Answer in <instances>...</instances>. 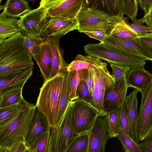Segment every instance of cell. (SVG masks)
Segmentation results:
<instances>
[{"label":"cell","mask_w":152,"mask_h":152,"mask_svg":"<svg viewBox=\"0 0 152 152\" xmlns=\"http://www.w3.org/2000/svg\"><path fill=\"white\" fill-rule=\"evenodd\" d=\"M141 152H152V141L138 144Z\"/></svg>","instance_id":"45"},{"label":"cell","mask_w":152,"mask_h":152,"mask_svg":"<svg viewBox=\"0 0 152 152\" xmlns=\"http://www.w3.org/2000/svg\"><path fill=\"white\" fill-rule=\"evenodd\" d=\"M75 100L70 102L61 123L56 129V146L58 152H65L73 140L79 135L75 132L72 122Z\"/></svg>","instance_id":"10"},{"label":"cell","mask_w":152,"mask_h":152,"mask_svg":"<svg viewBox=\"0 0 152 152\" xmlns=\"http://www.w3.org/2000/svg\"><path fill=\"white\" fill-rule=\"evenodd\" d=\"M88 132L78 136L72 142L65 152H88Z\"/></svg>","instance_id":"33"},{"label":"cell","mask_w":152,"mask_h":152,"mask_svg":"<svg viewBox=\"0 0 152 152\" xmlns=\"http://www.w3.org/2000/svg\"><path fill=\"white\" fill-rule=\"evenodd\" d=\"M69 72L64 73L63 83L60 98L58 110L56 126L57 128L63 118L67 107L70 102L69 100Z\"/></svg>","instance_id":"27"},{"label":"cell","mask_w":152,"mask_h":152,"mask_svg":"<svg viewBox=\"0 0 152 152\" xmlns=\"http://www.w3.org/2000/svg\"><path fill=\"white\" fill-rule=\"evenodd\" d=\"M108 28H100L93 29L87 31L84 33L91 38L99 40L100 42L105 39Z\"/></svg>","instance_id":"39"},{"label":"cell","mask_w":152,"mask_h":152,"mask_svg":"<svg viewBox=\"0 0 152 152\" xmlns=\"http://www.w3.org/2000/svg\"><path fill=\"white\" fill-rule=\"evenodd\" d=\"M102 42L119 50L141 57L146 60H149L146 54L135 43L134 38H120L108 33Z\"/></svg>","instance_id":"18"},{"label":"cell","mask_w":152,"mask_h":152,"mask_svg":"<svg viewBox=\"0 0 152 152\" xmlns=\"http://www.w3.org/2000/svg\"><path fill=\"white\" fill-rule=\"evenodd\" d=\"M125 151V152H130L127 149H124Z\"/></svg>","instance_id":"50"},{"label":"cell","mask_w":152,"mask_h":152,"mask_svg":"<svg viewBox=\"0 0 152 152\" xmlns=\"http://www.w3.org/2000/svg\"><path fill=\"white\" fill-rule=\"evenodd\" d=\"M152 141V129L149 134L141 142H146Z\"/></svg>","instance_id":"47"},{"label":"cell","mask_w":152,"mask_h":152,"mask_svg":"<svg viewBox=\"0 0 152 152\" xmlns=\"http://www.w3.org/2000/svg\"><path fill=\"white\" fill-rule=\"evenodd\" d=\"M88 152H105L106 144L110 138L107 130L106 116H99L88 132Z\"/></svg>","instance_id":"13"},{"label":"cell","mask_w":152,"mask_h":152,"mask_svg":"<svg viewBox=\"0 0 152 152\" xmlns=\"http://www.w3.org/2000/svg\"><path fill=\"white\" fill-rule=\"evenodd\" d=\"M102 116L89 104L78 99L75 100L72 118L74 129L78 135L88 132L93 127L97 118Z\"/></svg>","instance_id":"6"},{"label":"cell","mask_w":152,"mask_h":152,"mask_svg":"<svg viewBox=\"0 0 152 152\" xmlns=\"http://www.w3.org/2000/svg\"><path fill=\"white\" fill-rule=\"evenodd\" d=\"M36 107H28L8 124L0 127V147H11L25 142Z\"/></svg>","instance_id":"4"},{"label":"cell","mask_w":152,"mask_h":152,"mask_svg":"<svg viewBox=\"0 0 152 152\" xmlns=\"http://www.w3.org/2000/svg\"><path fill=\"white\" fill-rule=\"evenodd\" d=\"M88 70L87 75L86 79L84 81L89 89L90 94L92 95L93 86V80L91 69H89Z\"/></svg>","instance_id":"44"},{"label":"cell","mask_w":152,"mask_h":152,"mask_svg":"<svg viewBox=\"0 0 152 152\" xmlns=\"http://www.w3.org/2000/svg\"><path fill=\"white\" fill-rule=\"evenodd\" d=\"M42 40L40 36L24 35V45L31 57L39 50Z\"/></svg>","instance_id":"35"},{"label":"cell","mask_w":152,"mask_h":152,"mask_svg":"<svg viewBox=\"0 0 152 152\" xmlns=\"http://www.w3.org/2000/svg\"><path fill=\"white\" fill-rule=\"evenodd\" d=\"M128 88L125 75L115 80L113 86L106 91L104 98L103 111L106 115L118 110L124 104Z\"/></svg>","instance_id":"12"},{"label":"cell","mask_w":152,"mask_h":152,"mask_svg":"<svg viewBox=\"0 0 152 152\" xmlns=\"http://www.w3.org/2000/svg\"><path fill=\"white\" fill-rule=\"evenodd\" d=\"M51 128L45 115L39 112L37 106L25 140L28 147L41 135L50 131Z\"/></svg>","instance_id":"19"},{"label":"cell","mask_w":152,"mask_h":152,"mask_svg":"<svg viewBox=\"0 0 152 152\" xmlns=\"http://www.w3.org/2000/svg\"><path fill=\"white\" fill-rule=\"evenodd\" d=\"M34 104H30L23 98L19 103L0 108V127L10 122L27 108Z\"/></svg>","instance_id":"26"},{"label":"cell","mask_w":152,"mask_h":152,"mask_svg":"<svg viewBox=\"0 0 152 152\" xmlns=\"http://www.w3.org/2000/svg\"><path fill=\"white\" fill-rule=\"evenodd\" d=\"M145 65L129 69L125 75L129 87H133L141 92L152 81V74L146 70Z\"/></svg>","instance_id":"20"},{"label":"cell","mask_w":152,"mask_h":152,"mask_svg":"<svg viewBox=\"0 0 152 152\" xmlns=\"http://www.w3.org/2000/svg\"><path fill=\"white\" fill-rule=\"evenodd\" d=\"M24 40V35L18 32L0 43V74L34 66Z\"/></svg>","instance_id":"1"},{"label":"cell","mask_w":152,"mask_h":152,"mask_svg":"<svg viewBox=\"0 0 152 152\" xmlns=\"http://www.w3.org/2000/svg\"><path fill=\"white\" fill-rule=\"evenodd\" d=\"M51 130L41 135L28 146V148L34 152H47Z\"/></svg>","instance_id":"34"},{"label":"cell","mask_w":152,"mask_h":152,"mask_svg":"<svg viewBox=\"0 0 152 152\" xmlns=\"http://www.w3.org/2000/svg\"><path fill=\"white\" fill-rule=\"evenodd\" d=\"M34 66L24 70L14 71L0 74V92L23 88L32 75Z\"/></svg>","instance_id":"15"},{"label":"cell","mask_w":152,"mask_h":152,"mask_svg":"<svg viewBox=\"0 0 152 152\" xmlns=\"http://www.w3.org/2000/svg\"><path fill=\"white\" fill-rule=\"evenodd\" d=\"M142 21L144 23L149 27L152 28V8L146 15L142 18Z\"/></svg>","instance_id":"46"},{"label":"cell","mask_w":152,"mask_h":152,"mask_svg":"<svg viewBox=\"0 0 152 152\" xmlns=\"http://www.w3.org/2000/svg\"><path fill=\"white\" fill-rule=\"evenodd\" d=\"M65 73L45 81L40 88L36 105L38 110L47 117L52 130L57 129V113Z\"/></svg>","instance_id":"2"},{"label":"cell","mask_w":152,"mask_h":152,"mask_svg":"<svg viewBox=\"0 0 152 152\" xmlns=\"http://www.w3.org/2000/svg\"><path fill=\"white\" fill-rule=\"evenodd\" d=\"M141 93L142 97L137 128L139 141L143 140L152 129V81Z\"/></svg>","instance_id":"8"},{"label":"cell","mask_w":152,"mask_h":152,"mask_svg":"<svg viewBox=\"0 0 152 152\" xmlns=\"http://www.w3.org/2000/svg\"><path fill=\"white\" fill-rule=\"evenodd\" d=\"M118 112L121 129L127 135L130 136L129 122L124 104L120 107Z\"/></svg>","instance_id":"38"},{"label":"cell","mask_w":152,"mask_h":152,"mask_svg":"<svg viewBox=\"0 0 152 152\" xmlns=\"http://www.w3.org/2000/svg\"><path fill=\"white\" fill-rule=\"evenodd\" d=\"M24 35L40 36L42 28L48 21L46 10L42 6L31 10L19 17Z\"/></svg>","instance_id":"11"},{"label":"cell","mask_w":152,"mask_h":152,"mask_svg":"<svg viewBox=\"0 0 152 152\" xmlns=\"http://www.w3.org/2000/svg\"><path fill=\"white\" fill-rule=\"evenodd\" d=\"M78 29L77 18L69 19L59 18H48L42 29L40 36L61 37L68 32Z\"/></svg>","instance_id":"14"},{"label":"cell","mask_w":152,"mask_h":152,"mask_svg":"<svg viewBox=\"0 0 152 152\" xmlns=\"http://www.w3.org/2000/svg\"><path fill=\"white\" fill-rule=\"evenodd\" d=\"M116 137L121 142L124 149H127L130 152H141L139 145L121 129Z\"/></svg>","instance_id":"36"},{"label":"cell","mask_w":152,"mask_h":152,"mask_svg":"<svg viewBox=\"0 0 152 152\" xmlns=\"http://www.w3.org/2000/svg\"><path fill=\"white\" fill-rule=\"evenodd\" d=\"M88 70L82 69L69 72V100L72 102L78 99L76 90L80 83L84 80L87 76Z\"/></svg>","instance_id":"29"},{"label":"cell","mask_w":152,"mask_h":152,"mask_svg":"<svg viewBox=\"0 0 152 152\" xmlns=\"http://www.w3.org/2000/svg\"><path fill=\"white\" fill-rule=\"evenodd\" d=\"M83 49L88 55L104 60L110 64L126 66L130 69L145 65L146 64L145 58L119 50L103 42L88 44Z\"/></svg>","instance_id":"3"},{"label":"cell","mask_w":152,"mask_h":152,"mask_svg":"<svg viewBox=\"0 0 152 152\" xmlns=\"http://www.w3.org/2000/svg\"><path fill=\"white\" fill-rule=\"evenodd\" d=\"M93 80L92 99L89 104L97 110L102 116L104 98L106 91L113 85L115 80L107 68L96 70L91 69Z\"/></svg>","instance_id":"7"},{"label":"cell","mask_w":152,"mask_h":152,"mask_svg":"<svg viewBox=\"0 0 152 152\" xmlns=\"http://www.w3.org/2000/svg\"><path fill=\"white\" fill-rule=\"evenodd\" d=\"M134 39L138 47L146 54L149 60L152 61V33H139Z\"/></svg>","instance_id":"31"},{"label":"cell","mask_w":152,"mask_h":152,"mask_svg":"<svg viewBox=\"0 0 152 152\" xmlns=\"http://www.w3.org/2000/svg\"><path fill=\"white\" fill-rule=\"evenodd\" d=\"M139 91L136 89L134 90L130 94L126 96L124 103L129 122L130 136L138 145L139 144V141L137 131L138 116L137 112L138 102L137 96Z\"/></svg>","instance_id":"21"},{"label":"cell","mask_w":152,"mask_h":152,"mask_svg":"<svg viewBox=\"0 0 152 152\" xmlns=\"http://www.w3.org/2000/svg\"><path fill=\"white\" fill-rule=\"evenodd\" d=\"M107 68V63L100 59L89 55L77 54L74 60L66 67V72L82 69L98 70Z\"/></svg>","instance_id":"23"},{"label":"cell","mask_w":152,"mask_h":152,"mask_svg":"<svg viewBox=\"0 0 152 152\" xmlns=\"http://www.w3.org/2000/svg\"><path fill=\"white\" fill-rule=\"evenodd\" d=\"M141 9L147 15L152 8V0H137Z\"/></svg>","instance_id":"43"},{"label":"cell","mask_w":152,"mask_h":152,"mask_svg":"<svg viewBox=\"0 0 152 152\" xmlns=\"http://www.w3.org/2000/svg\"><path fill=\"white\" fill-rule=\"evenodd\" d=\"M4 5H0V10H2V9L4 10Z\"/></svg>","instance_id":"49"},{"label":"cell","mask_w":152,"mask_h":152,"mask_svg":"<svg viewBox=\"0 0 152 152\" xmlns=\"http://www.w3.org/2000/svg\"><path fill=\"white\" fill-rule=\"evenodd\" d=\"M28 148L25 142H22L9 148L0 147V152H24Z\"/></svg>","instance_id":"42"},{"label":"cell","mask_w":152,"mask_h":152,"mask_svg":"<svg viewBox=\"0 0 152 152\" xmlns=\"http://www.w3.org/2000/svg\"><path fill=\"white\" fill-rule=\"evenodd\" d=\"M118 110L109 113L106 115L108 132L110 138L116 137L120 131Z\"/></svg>","instance_id":"32"},{"label":"cell","mask_w":152,"mask_h":152,"mask_svg":"<svg viewBox=\"0 0 152 152\" xmlns=\"http://www.w3.org/2000/svg\"><path fill=\"white\" fill-rule=\"evenodd\" d=\"M110 17L104 11L94 7L84 8L77 17V31L84 32L88 30L100 28H109Z\"/></svg>","instance_id":"9"},{"label":"cell","mask_w":152,"mask_h":152,"mask_svg":"<svg viewBox=\"0 0 152 152\" xmlns=\"http://www.w3.org/2000/svg\"><path fill=\"white\" fill-rule=\"evenodd\" d=\"M109 34L120 38H134L139 35L128 26L124 17L118 15L110 16Z\"/></svg>","instance_id":"24"},{"label":"cell","mask_w":152,"mask_h":152,"mask_svg":"<svg viewBox=\"0 0 152 152\" xmlns=\"http://www.w3.org/2000/svg\"><path fill=\"white\" fill-rule=\"evenodd\" d=\"M23 88H18L0 92V108L19 103L23 98Z\"/></svg>","instance_id":"30"},{"label":"cell","mask_w":152,"mask_h":152,"mask_svg":"<svg viewBox=\"0 0 152 152\" xmlns=\"http://www.w3.org/2000/svg\"><path fill=\"white\" fill-rule=\"evenodd\" d=\"M7 15H0V43L22 30L20 19Z\"/></svg>","instance_id":"25"},{"label":"cell","mask_w":152,"mask_h":152,"mask_svg":"<svg viewBox=\"0 0 152 152\" xmlns=\"http://www.w3.org/2000/svg\"><path fill=\"white\" fill-rule=\"evenodd\" d=\"M36 61L45 80L50 79L51 67V56L48 37L44 36L39 51L32 57Z\"/></svg>","instance_id":"22"},{"label":"cell","mask_w":152,"mask_h":152,"mask_svg":"<svg viewBox=\"0 0 152 152\" xmlns=\"http://www.w3.org/2000/svg\"><path fill=\"white\" fill-rule=\"evenodd\" d=\"M76 93L77 99L90 103L92 99V95L84 80L82 81L79 84Z\"/></svg>","instance_id":"37"},{"label":"cell","mask_w":152,"mask_h":152,"mask_svg":"<svg viewBox=\"0 0 152 152\" xmlns=\"http://www.w3.org/2000/svg\"><path fill=\"white\" fill-rule=\"evenodd\" d=\"M103 4L111 15L124 17L128 16L133 22L137 20L138 10L137 0H113L102 1Z\"/></svg>","instance_id":"16"},{"label":"cell","mask_w":152,"mask_h":152,"mask_svg":"<svg viewBox=\"0 0 152 152\" xmlns=\"http://www.w3.org/2000/svg\"><path fill=\"white\" fill-rule=\"evenodd\" d=\"M113 71V77L115 80L120 79L130 69L129 68L113 64H110Z\"/></svg>","instance_id":"41"},{"label":"cell","mask_w":152,"mask_h":152,"mask_svg":"<svg viewBox=\"0 0 152 152\" xmlns=\"http://www.w3.org/2000/svg\"><path fill=\"white\" fill-rule=\"evenodd\" d=\"M24 152H34L30 150L28 148L24 151Z\"/></svg>","instance_id":"48"},{"label":"cell","mask_w":152,"mask_h":152,"mask_svg":"<svg viewBox=\"0 0 152 152\" xmlns=\"http://www.w3.org/2000/svg\"><path fill=\"white\" fill-rule=\"evenodd\" d=\"M60 37H48L51 56V67L50 79L66 72V64L63 57L64 52L60 48Z\"/></svg>","instance_id":"17"},{"label":"cell","mask_w":152,"mask_h":152,"mask_svg":"<svg viewBox=\"0 0 152 152\" xmlns=\"http://www.w3.org/2000/svg\"><path fill=\"white\" fill-rule=\"evenodd\" d=\"M4 6L3 12L5 14L16 18L31 9L28 2L24 0H8Z\"/></svg>","instance_id":"28"},{"label":"cell","mask_w":152,"mask_h":152,"mask_svg":"<svg viewBox=\"0 0 152 152\" xmlns=\"http://www.w3.org/2000/svg\"><path fill=\"white\" fill-rule=\"evenodd\" d=\"M86 4L84 0H42L39 5L46 10L48 18L73 19L77 18Z\"/></svg>","instance_id":"5"},{"label":"cell","mask_w":152,"mask_h":152,"mask_svg":"<svg viewBox=\"0 0 152 152\" xmlns=\"http://www.w3.org/2000/svg\"><path fill=\"white\" fill-rule=\"evenodd\" d=\"M142 18L129 24V26L134 31L138 33H152V28L144 25Z\"/></svg>","instance_id":"40"}]
</instances>
